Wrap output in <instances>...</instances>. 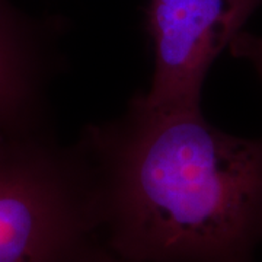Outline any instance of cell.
I'll list each match as a JSON object with an SVG mask.
<instances>
[{
  "label": "cell",
  "mask_w": 262,
  "mask_h": 262,
  "mask_svg": "<svg viewBox=\"0 0 262 262\" xmlns=\"http://www.w3.org/2000/svg\"><path fill=\"white\" fill-rule=\"evenodd\" d=\"M51 70L41 29L9 0H0V130L5 136L47 133L46 92Z\"/></svg>",
  "instance_id": "4"
},
{
  "label": "cell",
  "mask_w": 262,
  "mask_h": 262,
  "mask_svg": "<svg viewBox=\"0 0 262 262\" xmlns=\"http://www.w3.org/2000/svg\"><path fill=\"white\" fill-rule=\"evenodd\" d=\"M259 5L262 0H149L155 67L141 99L165 110L201 108L210 67Z\"/></svg>",
  "instance_id": "3"
},
{
  "label": "cell",
  "mask_w": 262,
  "mask_h": 262,
  "mask_svg": "<svg viewBox=\"0 0 262 262\" xmlns=\"http://www.w3.org/2000/svg\"><path fill=\"white\" fill-rule=\"evenodd\" d=\"M3 137H5V134H3V131L0 130V141L3 140Z\"/></svg>",
  "instance_id": "7"
},
{
  "label": "cell",
  "mask_w": 262,
  "mask_h": 262,
  "mask_svg": "<svg viewBox=\"0 0 262 262\" xmlns=\"http://www.w3.org/2000/svg\"><path fill=\"white\" fill-rule=\"evenodd\" d=\"M102 245L92 184L76 146L51 134L0 141V262H80Z\"/></svg>",
  "instance_id": "2"
},
{
  "label": "cell",
  "mask_w": 262,
  "mask_h": 262,
  "mask_svg": "<svg viewBox=\"0 0 262 262\" xmlns=\"http://www.w3.org/2000/svg\"><path fill=\"white\" fill-rule=\"evenodd\" d=\"M80 262H130V261H125V259H122V258H120V256H117L115 253H113L111 251H108L102 244V245H99V246H96L95 249H92V251L88 253V255H86Z\"/></svg>",
  "instance_id": "6"
},
{
  "label": "cell",
  "mask_w": 262,
  "mask_h": 262,
  "mask_svg": "<svg viewBox=\"0 0 262 262\" xmlns=\"http://www.w3.org/2000/svg\"><path fill=\"white\" fill-rule=\"evenodd\" d=\"M92 184L103 246L130 262H256L262 136L217 128L198 110L140 94L75 144Z\"/></svg>",
  "instance_id": "1"
},
{
  "label": "cell",
  "mask_w": 262,
  "mask_h": 262,
  "mask_svg": "<svg viewBox=\"0 0 262 262\" xmlns=\"http://www.w3.org/2000/svg\"><path fill=\"white\" fill-rule=\"evenodd\" d=\"M230 50L234 57L246 60L251 64L262 83V38L242 31L232 41Z\"/></svg>",
  "instance_id": "5"
}]
</instances>
